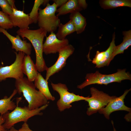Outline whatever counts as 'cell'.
Listing matches in <instances>:
<instances>
[{"mask_svg":"<svg viewBox=\"0 0 131 131\" xmlns=\"http://www.w3.org/2000/svg\"><path fill=\"white\" fill-rule=\"evenodd\" d=\"M15 86L17 93L23 95L28 103L30 110H33L48 104L49 101L39 90L34 84L27 78L23 77L15 80Z\"/></svg>","mask_w":131,"mask_h":131,"instance_id":"1","label":"cell"},{"mask_svg":"<svg viewBox=\"0 0 131 131\" xmlns=\"http://www.w3.org/2000/svg\"><path fill=\"white\" fill-rule=\"evenodd\" d=\"M47 33L45 30L41 28L35 30L19 29L16 32L17 35L23 39L24 38H26L32 44L35 52V64L38 71L39 72L46 70L48 67L43 55V39L46 37Z\"/></svg>","mask_w":131,"mask_h":131,"instance_id":"2","label":"cell"},{"mask_svg":"<svg viewBox=\"0 0 131 131\" xmlns=\"http://www.w3.org/2000/svg\"><path fill=\"white\" fill-rule=\"evenodd\" d=\"M21 99V98L18 99L16 106L12 111L10 112H8L3 115L5 122L3 126L6 130L10 129L16 123L22 122H27L32 117L36 115H42L43 113L41 111L45 110L49 105V104H47L31 110L29 109L28 107H21L18 106Z\"/></svg>","mask_w":131,"mask_h":131,"instance_id":"3","label":"cell"},{"mask_svg":"<svg viewBox=\"0 0 131 131\" xmlns=\"http://www.w3.org/2000/svg\"><path fill=\"white\" fill-rule=\"evenodd\" d=\"M125 80H131V75L126 72L125 69H118L116 72L109 74H103L97 71L95 73L87 74L85 81L78 85L77 88L82 89L89 85L96 84L107 85L114 82L120 83Z\"/></svg>","mask_w":131,"mask_h":131,"instance_id":"4","label":"cell"},{"mask_svg":"<svg viewBox=\"0 0 131 131\" xmlns=\"http://www.w3.org/2000/svg\"><path fill=\"white\" fill-rule=\"evenodd\" d=\"M57 8L54 2L51 5L48 3L43 9L39 8L37 22L40 28L50 33L56 30L60 23V19L55 14Z\"/></svg>","mask_w":131,"mask_h":131,"instance_id":"5","label":"cell"},{"mask_svg":"<svg viewBox=\"0 0 131 131\" xmlns=\"http://www.w3.org/2000/svg\"><path fill=\"white\" fill-rule=\"evenodd\" d=\"M52 88L54 91L59 94L60 98L57 102L58 110L60 112L72 107L71 104L73 102L81 100H85L89 97H84L76 95L73 92L68 91V89L66 84L61 83L57 84L51 83Z\"/></svg>","mask_w":131,"mask_h":131,"instance_id":"6","label":"cell"},{"mask_svg":"<svg viewBox=\"0 0 131 131\" xmlns=\"http://www.w3.org/2000/svg\"><path fill=\"white\" fill-rule=\"evenodd\" d=\"M91 95L85 100L88 102L89 107L87 108L86 113L90 116L97 113L100 110L105 107L116 96H110L102 91L92 87L90 89Z\"/></svg>","mask_w":131,"mask_h":131,"instance_id":"7","label":"cell"},{"mask_svg":"<svg viewBox=\"0 0 131 131\" xmlns=\"http://www.w3.org/2000/svg\"><path fill=\"white\" fill-rule=\"evenodd\" d=\"M14 53L16 58L13 63L9 66H0V82L5 80L8 78L16 80L24 77L22 65L25 54L21 51Z\"/></svg>","mask_w":131,"mask_h":131,"instance_id":"8","label":"cell"},{"mask_svg":"<svg viewBox=\"0 0 131 131\" xmlns=\"http://www.w3.org/2000/svg\"><path fill=\"white\" fill-rule=\"evenodd\" d=\"M74 48L72 45L68 44L59 51L58 57L55 63L46 70L45 79L48 81L50 77L61 71L66 65L67 59L73 53Z\"/></svg>","mask_w":131,"mask_h":131,"instance_id":"9","label":"cell"},{"mask_svg":"<svg viewBox=\"0 0 131 131\" xmlns=\"http://www.w3.org/2000/svg\"><path fill=\"white\" fill-rule=\"evenodd\" d=\"M131 89L125 90L123 94L121 96L112 99L106 107L99 110L98 112L100 114H103L106 118L109 119V115L112 112L117 111L124 110L131 112V109L124 104V99Z\"/></svg>","mask_w":131,"mask_h":131,"instance_id":"10","label":"cell"},{"mask_svg":"<svg viewBox=\"0 0 131 131\" xmlns=\"http://www.w3.org/2000/svg\"><path fill=\"white\" fill-rule=\"evenodd\" d=\"M69 44L68 40L66 38L58 39L54 32H51L43 44V52L46 55L58 53L62 48Z\"/></svg>","mask_w":131,"mask_h":131,"instance_id":"11","label":"cell"},{"mask_svg":"<svg viewBox=\"0 0 131 131\" xmlns=\"http://www.w3.org/2000/svg\"><path fill=\"white\" fill-rule=\"evenodd\" d=\"M115 35L114 32L113 35L112 40L108 48L105 51L100 52L97 51L96 54L93 60L92 63L96 65L95 67L100 68L108 66L109 64L111 56L113 53L116 45L115 43Z\"/></svg>","mask_w":131,"mask_h":131,"instance_id":"12","label":"cell"},{"mask_svg":"<svg viewBox=\"0 0 131 131\" xmlns=\"http://www.w3.org/2000/svg\"><path fill=\"white\" fill-rule=\"evenodd\" d=\"M0 32L3 33L8 38L11 43L12 48L15 49L16 52H22L27 55L31 54L32 46L30 43L27 42L26 40H22L18 35L15 37L0 27Z\"/></svg>","mask_w":131,"mask_h":131,"instance_id":"13","label":"cell"},{"mask_svg":"<svg viewBox=\"0 0 131 131\" xmlns=\"http://www.w3.org/2000/svg\"><path fill=\"white\" fill-rule=\"evenodd\" d=\"M12 14L9 16V20L13 27L18 26L19 29H28L29 25L33 23L29 15L26 14L23 11L12 8Z\"/></svg>","mask_w":131,"mask_h":131,"instance_id":"14","label":"cell"},{"mask_svg":"<svg viewBox=\"0 0 131 131\" xmlns=\"http://www.w3.org/2000/svg\"><path fill=\"white\" fill-rule=\"evenodd\" d=\"M22 70L23 74L27 77L28 80L31 82L34 81L36 77L38 71L30 55H25L22 63Z\"/></svg>","mask_w":131,"mask_h":131,"instance_id":"15","label":"cell"},{"mask_svg":"<svg viewBox=\"0 0 131 131\" xmlns=\"http://www.w3.org/2000/svg\"><path fill=\"white\" fill-rule=\"evenodd\" d=\"M34 82L36 88L48 100L54 101L55 100V98L52 95L49 90L48 81L44 78L40 73H38Z\"/></svg>","mask_w":131,"mask_h":131,"instance_id":"16","label":"cell"},{"mask_svg":"<svg viewBox=\"0 0 131 131\" xmlns=\"http://www.w3.org/2000/svg\"><path fill=\"white\" fill-rule=\"evenodd\" d=\"M82 10L79 5L77 0H69L57 9L56 16H59L71 13L75 11L80 12Z\"/></svg>","mask_w":131,"mask_h":131,"instance_id":"17","label":"cell"},{"mask_svg":"<svg viewBox=\"0 0 131 131\" xmlns=\"http://www.w3.org/2000/svg\"><path fill=\"white\" fill-rule=\"evenodd\" d=\"M69 18L73 23L77 34H80L84 31L87 24L86 19L80 12L75 11L70 13Z\"/></svg>","mask_w":131,"mask_h":131,"instance_id":"18","label":"cell"},{"mask_svg":"<svg viewBox=\"0 0 131 131\" xmlns=\"http://www.w3.org/2000/svg\"><path fill=\"white\" fill-rule=\"evenodd\" d=\"M124 36L122 42L115 47L110 59L111 61L117 55L123 54L125 50L127 49L131 45V30L124 31L123 32Z\"/></svg>","mask_w":131,"mask_h":131,"instance_id":"19","label":"cell"},{"mask_svg":"<svg viewBox=\"0 0 131 131\" xmlns=\"http://www.w3.org/2000/svg\"><path fill=\"white\" fill-rule=\"evenodd\" d=\"M17 93L15 89L9 97L5 96L3 98L0 99V116L8 112L9 111L13 110L16 107L15 103L11 99Z\"/></svg>","mask_w":131,"mask_h":131,"instance_id":"20","label":"cell"},{"mask_svg":"<svg viewBox=\"0 0 131 131\" xmlns=\"http://www.w3.org/2000/svg\"><path fill=\"white\" fill-rule=\"evenodd\" d=\"M99 4L104 9L124 6L131 7V1L130 0H102L99 1Z\"/></svg>","mask_w":131,"mask_h":131,"instance_id":"21","label":"cell"},{"mask_svg":"<svg viewBox=\"0 0 131 131\" xmlns=\"http://www.w3.org/2000/svg\"><path fill=\"white\" fill-rule=\"evenodd\" d=\"M58 27L57 32L55 34L57 38L60 40L64 39L67 35L75 31L74 25L70 20L64 24L60 23Z\"/></svg>","mask_w":131,"mask_h":131,"instance_id":"22","label":"cell"},{"mask_svg":"<svg viewBox=\"0 0 131 131\" xmlns=\"http://www.w3.org/2000/svg\"><path fill=\"white\" fill-rule=\"evenodd\" d=\"M49 0H35L32 10L29 15L31 19L33 20V23L37 22L38 16L39 9L41 5H45L49 3Z\"/></svg>","mask_w":131,"mask_h":131,"instance_id":"23","label":"cell"},{"mask_svg":"<svg viewBox=\"0 0 131 131\" xmlns=\"http://www.w3.org/2000/svg\"><path fill=\"white\" fill-rule=\"evenodd\" d=\"M0 27L5 29H11L13 27L9 20V15L0 11Z\"/></svg>","mask_w":131,"mask_h":131,"instance_id":"24","label":"cell"},{"mask_svg":"<svg viewBox=\"0 0 131 131\" xmlns=\"http://www.w3.org/2000/svg\"><path fill=\"white\" fill-rule=\"evenodd\" d=\"M0 7L4 13L9 16L12 14V8L7 0H0Z\"/></svg>","mask_w":131,"mask_h":131,"instance_id":"25","label":"cell"},{"mask_svg":"<svg viewBox=\"0 0 131 131\" xmlns=\"http://www.w3.org/2000/svg\"><path fill=\"white\" fill-rule=\"evenodd\" d=\"M18 131H33L30 128L29 125L27 122H24L22 125L21 127Z\"/></svg>","mask_w":131,"mask_h":131,"instance_id":"26","label":"cell"},{"mask_svg":"<svg viewBox=\"0 0 131 131\" xmlns=\"http://www.w3.org/2000/svg\"><path fill=\"white\" fill-rule=\"evenodd\" d=\"M67 0H53L52 1L57 5V8L60 7L67 1Z\"/></svg>","mask_w":131,"mask_h":131,"instance_id":"27","label":"cell"},{"mask_svg":"<svg viewBox=\"0 0 131 131\" xmlns=\"http://www.w3.org/2000/svg\"><path fill=\"white\" fill-rule=\"evenodd\" d=\"M78 2L80 7L82 9H85L86 8L87 6L85 0H78Z\"/></svg>","mask_w":131,"mask_h":131,"instance_id":"28","label":"cell"},{"mask_svg":"<svg viewBox=\"0 0 131 131\" xmlns=\"http://www.w3.org/2000/svg\"><path fill=\"white\" fill-rule=\"evenodd\" d=\"M5 122V119L3 116L1 115L0 116V131H6L3 126V124Z\"/></svg>","mask_w":131,"mask_h":131,"instance_id":"29","label":"cell"},{"mask_svg":"<svg viewBox=\"0 0 131 131\" xmlns=\"http://www.w3.org/2000/svg\"><path fill=\"white\" fill-rule=\"evenodd\" d=\"M7 0L12 8H16L14 4V0Z\"/></svg>","mask_w":131,"mask_h":131,"instance_id":"30","label":"cell"},{"mask_svg":"<svg viewBox=\"0 0 131 131\" xmlns=\"http://www.w3.org/2000/svg\"><path fill=\"white\" fill-rule=\"evenodd\" d=\"M7 131H18V130L16 129L13 126L10 129Z\"/></svg>","mask_w":131,"mask_h":131,"instance_id":"31","label":"cell"},{"mask_svg":"<svg viewBox=\"0 0 131 131\" xmlns=\"http://www.w3.org/2000/svg\"><path fill=\"white\" fill-rule=\"evenodd\" d=\"M112 124L113 125V128H114V131H116V130L115 129V128L114 127V125H113V124H113V121H112Z\"/></svg>","mask_w":131,"mask_h":131,"instance_id":"32","label":"cell"}]
</instances>
